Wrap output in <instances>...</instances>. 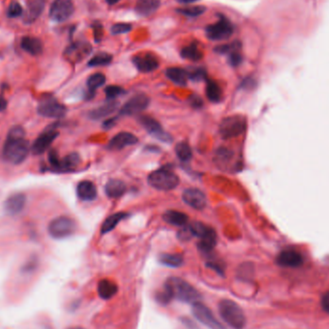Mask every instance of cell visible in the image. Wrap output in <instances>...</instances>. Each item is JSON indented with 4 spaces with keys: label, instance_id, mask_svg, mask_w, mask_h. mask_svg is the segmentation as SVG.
I'll return each mask as SVG.
<instances>
[{
    "label": "cell",
    "instance_id": "obj_26",
    "mask_svg": "<svg viewBox=\"0 0 329 329\" xmlns=\"http://www.w3.org/2000/svg\"><path fill=\"white\" fill-rule=\"evenodd\" d=\"M218 242V236L216 231L210 227V229L207 231V233L200 238V242L198 243V248L204 252V254H209L215 248Z\"/></svg>",
    "mask_w": 329,
    "mask_h": 329
},
{
    "label": "cell",
    "instance_id": "obj_53",
    "mask_svg": "<svg viewBox=\"0 0 329 329\" xmlns=\"http://www.w3.org/2000/svg\"><path fill=\"white\" fill-rule=\"evenodd\" d=\"M179 3H183V4H188V3H192V2H194V1H197V0H176Z\"/></svg>",
    "mask_w": 329,
    "mask_h": 329
},
{
    "label": "cell",
    "instance_id": "obj_10",
    "mask_svg": "<svg viewBox=\"0 0 329 329\" xmlns=\"http://www.w3.org/2000/svg\"><path fill=\"white\" fill-rule=\"evenodd\" d=\"M92 52L89 42L78 41L72 42L64 51V58L71 64H78L86 59Z\"/></svg>",
    "mask_w": 329,
    "mask_h": 329
},
{
    "label": "cell",
    "instance_id": "obj_11",
    "mask_svg": "<svg viewBox=\"0 0 329 329\" xmlns=\"http://www.w3.org/2000/svg\"><path fill=\"white\" fill-rule=\"evenodd\" d=\"M74 6L71 0H54L49 10V17L55 22H64L72 16Z\"/></svg>",
    "mask_w": 329,
    "mask_h": 329
},
{
    "label": "cell",
    "instance_id": "obj_19",
    "mask_svg": "<svg viewBox=\"0 0 329 329\" xmlns=\"http://www.w3.org/2000/svg\"><path fill=\"white\" fill-rule=\"evenodd\" d=\"M45 0H27L26 10L23 15V21L30 24L33 23L41 14L45 6Z\"/></svg>",
    "mask_w": 329,
    "mask_h": 329
},
{
    "label": "cell",
    "instance_id": "obj_9",
    "mask_svg": "<svg viewBox=\"0 0 329 329\" xmlns=\"http://www.w3.org/2000/svg\"><path fill=\"white\" fill-rule=\"evenodd\" d=\"M192 312L197 321L209 329H226L219 322L211 310L200 301L193 304Z\"/></svg>",
    "mask_w": 329,
    "mask_h": 329
},
{
    "label": "cell",
    "instance_id": "obj_8",
    "mask_svg": "<svg viewBox=\"0 0 329 329\" xmlns=\"http://www.w3.org/2000/svg\"><path fill=\"white\" fill-rule=\"evenodd\" d=\"M205 32L209 40L222 41L232 36L234 32V27L227 17L219 15V20L214 24L207 26Z\"/></svg>",
    "mask_w": 329,
    "mask_h": 329
},
{
    "label": "cell",
    "instance_id": "obj_51",
    "mask_svg": "<svg viewBox=\"0 0 329 329\" xmlns=\"http://www.w3.org/2000/svg\"><path fill=\"white\" fill-rule=\"evenodd\" d=\"M116 121H117V118H109V119L105 120L104 123H103V128L104 129H111L112 127L115 126Z\"/></svg>",
    "mask_w": 329,
    "mask_h": 329
},
{
    "label": "cell",
    "instance_id": "obj_33",
    "mask_svg": "<svg viewBox=\"0 0 329 329\" xmlns=\"http://www.w3.org/2000/svg\"><path fill=\"white\" fill-rule=\"evenodd\" d=\"M159 262L162 265L169 268H179L183 265V256L178 254H163L159 256Z\"/></svg>",
    "mask_w": 329,
    "mask_h": 329
},
{
    "label": "cell",
    "instance_id": "obj_46",
    "mask_svg": "<svg viewBox=\"0 0 329 329\" xmlns=\"http://www.w3.org/2000/svg\"><path fill=\"white\" fill-rule=\"evenodd\" d=\"M242 61H243V56L241 54V51H236L228 55V63L234 68L240 66Z\"/></svg>",
    "mask_w": 329,
    "mask_h": 329
},
{
    "label": "cell",
    "instance_id": "obj_45",
    "mask_svg": "<svg viewBox=\"0 0 329 329\" xmlns=\"http://www.w3.org/2000/svg\"><path fill=\"white\" fill-rule=\"evenodd\" d=\"M132 29L131 24L128 23H116L111 27V32L114 35L124 34L130 32Z\"/></svg>",
    "mask_w": 329,
    "mask_h": 329
},
{
    "label": "cell",
    "instance_id": "obj_27",
    "mask_svg": "<svg viewBox=\"0 0 329 329\" xmlns=\"http://www.w3.org/2000/svg\"><path fill=\"white\" fill-rule=\"evenodd\" d=\"M80 156L78 153L72 152L65 156L63 159H60L59 165L57 167V171H71L80 165Z\"/></svg>",
    "mask_w": 329,
    "mask_h": 329
},
{
    "label": "cell",
    "instance_id": "obj_12",
    "mask_svg": "<svg viewBox=\"0 0 329 329\" xmlns=\"http://www.w3.org/2000/svg\"><path fill=\"white\" fill-rule=\"evenodd\" d=\"M59 136V132L56 131L53 127H50L43 131L34 141L31 146V152L34 155H41L46 151L53 144V142Z\"/></svg>",
    "mask_w": 329,
    "mask_h": 329
},
{
    "label": "cell",
    "instance_id": "obj_6",
    "mask_svg": "<svg viewBox=\"0 0 329 329\" xmlns=\"http://www.w3.org/2000/svg\"><path fill=\"white\" fill-rule=\"evenodd\" d=\"M77 223L68 217H58L52 219L48 224V233L54 239H65L75 233Z\"/></svg>",
    "mask_w": 329,
    "mask_h": 329
},
{
    "label": "cell",
    "instance_id": "obj_29",
    "mask_svg": "<svg viewBox=\"0 0 329 329\" xmlns=\"http://www.w3.org/2000/svg\"><path fill=\"white\" fill-rule=\"evenodd\" d=\"M163 219L169 224L179 226V227H183V226H185L186 223L188 222L189 218H188V216L186 214L182 213V212H178L176 210H169V211H167L164 214Z\"/></svg>",
    "mask_w": 329,
    "mask_h": 329
},
{
    "label": "cell",
    "instance_id": "obj_54",
    "mask_svg": "<svg viewBox=\"0 0 329 329\" xmlns=\"http://www.w3.org/2000/svg\"><path fill=\"white\" fill-rule=\"evenodd\" d=\"M109 5H114V4H116V3H118V1L119 0H105Z\"/></svg>",
    "mask_w": 329,
    "mask_h": 329
},
{
    "label": "cell",
    "instance_id": "obj_3",
    "mask_svg": "<svg viewBox=\"0 0 329 329\" xmlns=\"http://www.w3.org/2000/svg\"><path fill=\"white\" fill-rule=\"evenodd\" d=\"M219 316L232 329H244L246 325V317L242 307L231 299H221L218 304Z\"/></svg>",
    "mask_w": 329,
    "mask_h": 329
},
{
    "label": "cell",
    "instance_id": "obj_48",
    "mask_svg": "<svg viewBox=\"0 0 329 329\" xmlns=\"http://www.w3.org/2000/svg\"><path fill=\"white\" fill-rule=\"evenodd\" d=\"M193 237L191 231H190V228L189 226L188 227H183L179 232H178V238L181 240V241H188L190 240L191 238Z\"/></svg>",
    "mask_w": 329,
    "mask_h": 329
},
{
    "label": "cell",
    "instance_id": "obj_5",
    "mask_svg": "<svg viewBox=\"0 0 329 329\" xmlns=\"http://www.w3.org/2000/svg\"><path fill=\"white\" fill-rule=\"evenodd\" d=\"M246 129V119L245 117L235 115L223 118L219 127V135L224 139L229 140L242 135Z\"/></svg>",
    "mask_w": 329,
    "mask_h": 329
},
{
    "label": "cell",
    "instance_id": "obj_17",
    "mask_svg": "<svg viewBox=\"0 0 329 329\" xmlns=\"http://www.w3.org/2000/svg\"><path fill=\"white\" fill-rule=\"evenodd\" d=\"M183 200L185 201L186 204L196 210H203L207 203L205 194H203L200 190L195 188H190L184 191Z\"/></svg>",
    "mask_w": 329,
    "mask_h": 329
},
{
    "label": "cell",
    "instance_id": "obj_37",
    "mask_svg": "<svg viewBox=\"0 0 329 329\" xmlns=\"http://www.w3.org/2000/svg\"><path fill=\"white\" fill-rule=\"evenodd\" d=\"M113 57L108 53L100 52L96 55H94L92 59L89 61L88 66L89 67H102V66H107L112 62Z\"/></svg>",
    "mask_w": 329,
    "mask_h": 329
},
{
    "label": "cell",
    "instance_id": "obj_55",
    "mask_svg": "<svg viewBox=\"0 0 329 329\" xmlns=\"http://www.w3.org/2000/svg\"><path fill=\"white\" fill-rule=\"evenodd\" d=\"M68 329H85V328H83V327H81V326H71V327H68Z\"/></svg>",
    "mask_w": 329,
    "mask_h": 329
},
{
    "label": "cell",
    "instance_id": "obj_4",
    "mask_svg": "<svg viewBox=\"0 0 329 329\" xmlns=\"http://www.w3.org/2000/svg\"><path fill=\"white\" fill-rule=\"evenodd\" d=\"M148 184L159 191H171L179 185V178L169 168L154 170L147 178Z\"/></svg>",
    "mask_w": 329,
    "mask_h": 329
},
{
    "label": "cell",
    "instance_id": "obj_14",
    "mask_svg": "<svg viewBox=\"0 0 329 329\" xmlns=\"http://www.w3.org/2000/svg\"><path fill=\"white\" fill-rule=\"evenodd\" d=\"M148 104H149V98L144 93H140L131 97L122 106L119 113L120 115H123V116H133L146 109Z\"/></svg>",
    "mask_w": 329,
    "mask_h": 329
},
{
    "label": "cell",
    "instance_id": "obj_18",
    "mask_svg": "<svg viewBox=\"0 0 329 329\" xmlns=\"http://www.w3.org/2000/svg\"><path fill=\"white\" fill-rule=\"evenodd\" d=\"M26 205V195L22 193L11 194L4 203V209L11 216H16L23 211Z\"/></svg>",
    "mask_w": 329,
    "mask_h": 329
},
{
    "label": "cell",
    "instance_id": "obj_44",
    "mask_svg": "<svg viewBox=\"0 0 329 329\" xmlns=\"http://www.w3.org/2000/svg\"><path fill=\"white\" fill-rule=\"evenodd\" d=\"M105 93L108 99H115L116 97H118L119 95H121L122 93H124V90L121 87L118 86H108L105 89Z\"/></svg>",
    "mask_w": 329,
    "mask_h": 329
},
{
    "label": "cell",
    "instance_id": "obj_38",
    "mask_svg": "<svg viewBox=\"0 0 329 329\" xmlns=\"http://www.w3.org/2000/svg\"><path fill=\"white\" fill-rule=\"evenodd\" d=\"M175 153H176L179 160L183 161V162H188V161L191 160L192 156H193L192 149H191L190 145L186 142H181V143H178L176 144Z\"/></svg>",
    "mask_w": 329,
    "mask_h": 329
},
{
    "label": "cell",
    "instance_id": "obj_22",
    "mask_svg": "<svg viewBox=\"0 0 329 329\" xmlns=\"http://www.w3.org/2000/svg\"><path fill=\"white\" fill-rule=\"evenodd\" d=\"M20 46L23 50L32 56H38L43 50V44L42 41L35 37L26 36L20 41Z\"/></svg>",
    "mask_w": 329,
    "mask_h": 329
},
{
    "label": "cell",
    "instance_id": "obj_16",
    "mask_svg": "<svg viewBox=\"0 0 329 329\" xmlns=\"http://www.w3.org/2000/svg\"><path fill=\"white\" fill-rule=\"evenodd\" d=\"M276 262L279 266L284 268H298L303 264V256L295 249H285L281 251Z\"/></svg>",
    "mask_w": 329,
    "mask_h": 329
},
{
    "label": "cell",
    "instance_id": "obj_52",
    "mask_svg": "<svg viewBox=\"0 0 329 329\" xmlns=\"http://www.w3.org/2000/svg\"><path fill=\"white\" fill-rule=\"evenodd\" d=\"M7 105H8L7 100L2 95H0V112L5 111L7 108Z\"/></svg>",
    "mask_w": 329,
    "mask_h": 329
},
{
    "label": "cell",
    "instance_id": "obj_50",
    "mask_svg": "<svg viewBox=\"0 0 329 329\" xmlns=\"http://www.w3.org/2000/svg\"><path fill=\"white\" fill-rule=\"evenodd\" d=\"M321 307L325 312L329 314V291L321 297Z\"/></svg>",
    "mask_w": 329,
    "mask_h": 329
},
{
    "label": "cell",
    "instance_id": "obj_15",
    "mask_svg": "<svg viewBox=\"0 0 329 329\" xmlns=\"http://www.w3.org/2000/svg\"><path fill=\"white\" fill-rule=\"evenodd\" d=\"M136 68L144 73L151 72L159 67L158 58L152 53H140L133 57Z\"/></svg>",
    "mask_w": 329,
    "mask_h": 329
},
{
    "label": "cell",
    "instance_id": "obj_35",
    "mask_svg": "<svg viewBox=\"0 0 329 329\" xmlns=\"http://www.w3.org/2000/svg\"><path fill=\"white\" fill-rule=\"evenodd\" d=\"M125 217H127L125 213H116L108 217L102 223V230H100L102 234H106L110 231H112Z\"/></svg>",
    "mask_w": 329,
    "mask_h": 329
},
{
    "label": "cell",
    "instance_id": "obj_25",
    "mask_svg": "<svg viewBox=\"0 0 329 329\" xmlns=\"http://www.w3.org/2000/svg\"><path fill=\"white\" fill-rule=\"evenodd\" d=\"M126 192V185L118 179H111L105 186V193L110 198H118Z\"/></svg>",
    "mask_w": 329,
    "mask_h": 329
},
{
    "label": "cell",
    "instance_id": "obj_30",
    "mask_svg": "<svg viewBox=\"0 0 329 329\" xmlns=\"http://www.w3.org/2000/svg\"><path fill=\"white\" fill-rule=\"evenodd\" d=\"M233 159V152L226 147H220L216 154L214 160L221 169H227L230 166V161Z\"/></svg>",
    "mask_w": 329,
    "mask_h": 329
},
{
    "label": "cell",
    "instance_id": "obj_47",
    "mask_svg": "<svg viewBox=\"0 0 329 329\" xmlns=\"http://www.w3.org/2000/svg\"><path fill=\"white\" fill-rule=\"evenodd\" d=\"M189 103L194 108H200L203 106V100L197 94H192V96L189 98Z\"/></svg>",
    "mask_w": 329,
    "mask_h": 329
},
{
    "label": "cell",
    "instance_id": "obj_23",
    "mask_svg": "<svg viewBox=\"0 0 329 329\" xmlns=\"http://www.w3.org/2000/svg\"><path fill=\"white\" fill-rule=\"evenodd\" d=\"M118 285L110 280V279H102L98 282L97 285V294L99 297L104 300L111 299L118 294Z\"/></svg>",
    "mask_w": 329,
    "mask_h": 329
},
{
    "label": "cell",
    "instance_id": "obj_43",
    "mask_svg": "<svg viewBox=\"0 0 329 329\" xmlns=\"http://www.w3.org/2000/svg\"><path fill=\"white\" fill-rule=\"evenodd\" d=\"M6 14H7V17H10V18L20 17V16L23 15V9L21 7V5L17 2V0H13L9 4Z\"/></svg>",
    "mask_w": 329,
    "mask_h": 329
},
{
    "label": "cell",
    "instance_id": "obj_7",
    "mask_svg": "<svg viewBox=\"0 0 329 329\" xmlns=\"http://www.w3.org/2000/svg\"><path fill=\"white\" fill-rule=\"evenodd\" d=\"M38 114L48 118H62L67 115V107L52 95L43 96L37 107Z\"/></svg>",
    "mask_w": 329,
    "mask_h": 329
},
{
    "label": "cell",
    "instance_id": "obj_32",
    "mask_svg": "<svg viewBox=\"0 0 329 329\" xmlns=\"http://www.w3.org/2000/svg\"><path fill=\"white\" fill-rule=\"evenodd\" d=\"M166 75L170 81L179 86H185L188 80L186 69L180 68H169L166 70Z\"/></svg>",
    "mask_w": 329,
    "mask_h": 329
},
{
    "label": "cell",
    "instance_id": "obj_31",
    "mask_svg": "<svg viewBox=\"0 0 329 329\" xmlns=\"http://www.w3.org/2000/svg\"><path fill=\"white\" fill-rule=\"evenodd\" d=\"M105 81H106V77L104 74L99 73V72L94 73L88 78V80H87V86H88L87 97H88V99L93 97L95 90H97L98 88H100L102 86L105 84Z\"/></svg>",
    "mask_w": 329,
    "mask_h": 329
},
{
    "label": "cell",
    "instance_id": "obj_34",
    "mask_svg": "<svg viewBox=\"0 0 329 329\" xmlns=\"http://www.w3.org/2000/svg\"><path fill=\"white\" fill-rule=\"evenodd\" d=\"M206 95L210 102L218 103L222 98V90L214 80H208L206 85Z\"/></svg>",
    "mask_w": 329,
    "mask_h": 329
},
{
    "label": "cell",
    "instance_id": "obj_36",
    "mask_svg": "<svg viewBox=\"0 0 329 329\" xmlns=\"http://www.w3.org/2000/svg\"><path fill=\"white\" fill-rule=\"evenodd\" d=\"M181 56L184 59L191 61H199L203 58V52L196 43L187 45L181 50Z\"/></svg>",
    "mask_w": 329,
    "mask_h": 329
},
{
    "label": "cell",
    "instance_id": "obj_39",
    "mask_svg": "<svg viewBox=\"0 0 329 329\" xmlns=\"http://www.w3.org/2000/svg\"><path fill=\"white\" fill-rule=\"evenodd\" d=\"M242 49V43L239 41H234V42H230V43H226V44H221L219 45L215 48V51L219 54H222V55H229L233 52L236 51H241Z\"/></svg>",
    "mask_w": 329,
    "mask_h": 329
},
{
    "label": "cell",
    "instance_id": "obj_28",
    "mask_svg": "<svg viewBox=\"0 0 329 329\" xmlns=\"http://www.w3.org/2000/svg\"><path fill=\"white\" fill-rule=\"evenodd\" d=\"M118 108V103L116 102H109L96 109H93L89 113V118L92 119H100L114 113Z\"/></svg>",
    "mask_w": 329,
    "mask_h": 329
},
{
    "label": "cell",
    "instance_id": "obj_24",
    "mask_svg": "<svg viewBox=\"0 0 329 329\" xmlns=\"http://www.w3.org/2000/svg\"><path fill=\"white\" fill-rule=\"evenodd\" d=\"M161 0H138L136 12L142 17H148L154 14L160 7Z\"/></svg>",
    "mask_w": 329,
    "mask_h": 329
},
{
    "label": "cell",
    "instance_id": "obj_40",
    "mask_svg": "<svg viewBox=\"0 0 329 329\" xmlns=\"http://www.w3.org/2000/svg\"><path fill=\"white\" fill-rule=\"evenodd\" d=\"M205 10L206 9L203 6H191V7L178 9V12L185 17H195L201 16L205 12Z\"/></svg>",
    "mask_w": 329,
    "mask_h": 329
},
{
    "label": "cell",
    "instance_id": "obj_49",
    "mask_svg": "<svg viewBox=\"0 0 329 329\" xmlns=\"http://www.w3.org/2000/svg\"><path fill=\"white\" fill-rule=\"evenodd\" d=\"M93 33H94L95 42H99L102 40V35H103L102 26L98 23H95V26H93Z\"/></svg>",
    "mask_w": 329,
    "mask_h": 329
},
{
    "label": "cell",
    "instance_id": "obj_41",
    "mask_svg": "<svg viewBox=\"0 0 329 329\" xmlns=\"http://www.w3.org/2000/svg\"><path fill=\"white\" fill-rule=\"evenodd\" d=\"M189 228H190V231H191L192 235L193 236L198 237L199 239L203 238L207 233V231L210 229L209 226L205 225L204 223L199 222V221H194V222H192L189 225Z\"/></svg>",
    "mask_w": 329,
    "mask_h": 329
},
{
    "label": "cell",
    "instance_id": "obj_2",
    "mask_svg": "<svg viewBox=\"0 0 329 329\" xmlns=\"http://www.w3.org/2000/svg\"><path fill=\"white\" fill-rule=\"evenodd\" d=\"M164 286L169 290L172 300L192 304L200 301V293L185 279L172 276L167 279Z\"/></svg>",
    "mask_w": 329,
    "mask_h": 329
},
{
    "label": "cell",
    "instance_id": "obj_13",
    "mask_svg": "<svg viewBox=\"0 0 329 329\" xmlns=\"http://www.w3.org/2000/svg\"><path fill=\"white\" fill-rule=\"evenodd\" d=\"M141 124L144 126V129L150 134L155 137L156 139L160 140L164 143H170L172 138L164 131L160 123L155 118L149 116H142L139 118Z\"/></svg>",
    "mask_w": 329,
    "mask_h": 329
},
{
    "label": "cell",
    "instance_id": "obj_20",
    "mask_svg": "<svg viewBox=\"0 0 329 329\" xmlns=\"http://www.w3.org/2000/svg\"><path fill=\"white\" fill-rule=\"evenodd\" d=\"M138 143V138L129 132H120L110 140L108 147L113 150H120L126 146Z\"/></svg>",
    "mask_w": 329,
    "mask_h": 329
},
{
    "label": "cell",
    "instance_id": "obj_1",
    "mask_svg": "<svg viewBox=\"0 0 329 329\" xmlns=\"http://www.w3.org/2000/svg\"><path fill=\"white\" fill-rule=\"evenodd\" d=\"M31 147L26 139L23 127L13 126L9 130L6 141L3 145V159L13 165H19L26 161Z\"/></svg>",
    "mask_w": 329,
    "mask_h": 329
},
{
    "label": "cell",
    "instance_id": "obj_42",
    "mask_svg": "<svg viewBox=\"0 0 329 329\" xmlns=\"http://www.w3.org/2000/svg\"><path fill=\"white\" fill-rule=\"evenodd\" d=\"M188 79H191L192 81L199 82L203 81L206 78V70L203 68H191L186 69Z\"/></svg>",
    "mask_w": 329,
    "mask_h": 329
},
{
    "label": "cell",
    "instance_id": "obj_21",
    "mask_svg": "<svg viewBox=\"0 0 329 329\" xmlns=\"http://www.w3.org/2000/svg\"><path fill=\"white\" fill-rule=\"evenodd\" d=\"M76 194L83 201H92L96 198L97 190L92 181L83 180L77 184Z\"/></svg>",
    "mask_w": 329,
    "mask_h": 329
}]
</instances>
